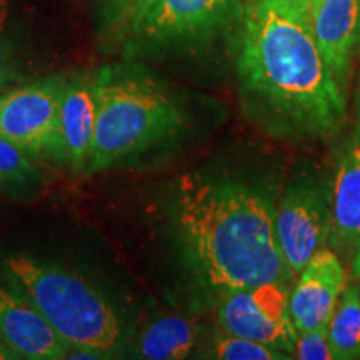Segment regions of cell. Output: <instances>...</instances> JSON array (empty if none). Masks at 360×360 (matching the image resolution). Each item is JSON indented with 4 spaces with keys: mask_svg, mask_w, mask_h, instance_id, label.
Here are the masks:
<instances>
[{
    "mask_svg": "<svg viewBox=\"0 0 360 360\" xmlns=\"http://www.w3.org/2000/svg\"><path fill=\"white\" fill-rule=\"evenodd\" d=\"M237 74L245 114L274 137L323 141L344 127V85L307 17L282 0H245Z\"/></svg>",
    "mask_w": 360,
    "mask_h": 360,
    "instance_id": "1",
    "label": "cell"
},
{
    "mask_svg": "<svg viewBox=\"0 0 360 360\" xmlns=\"http://www.w3.org/2000/svg\"><path fill=\"white\" fill-rule=\"evenodd\" d=\"M270 193L227 174H187L172 202L175 244L192 285L210 299L264 282L290 283Z\"/></svg>",
    "mask_w": 360,
    "mask_h": 360,
    "instance_id": "2",
    "label": "cell"
},
{
    "mask_svg": "<svg viewBox=\"0 0 360 360\" xmlns=\"http://www.w3.org/2000/svg\"><path fill=\"white\" fill-rule=\"evenodd\" d=\"M97 117L85 174L119 169L175 141L186 130L182 101L135 60L94 70Z\"/></svg>",
    "mask_w": 360,
    "mask_h": 360,
    "instance_id": "3",
    "label": "cell"
},
{
    "mask_svg": "<svg viewBox=\"0 0 360 360\" xmlns=\"http://www.w3.org/2000/svg\"><path fill=\"white\" fill-rule=\"evenodd\" d=\"M4 276L42 314L69 347L67 359H110L122 352V319L87 277L29 254L2 260Z\"/></svg>",
    "mask_w": 360,
    "mask_h": 360,
    "instance_id": "4",
    "label": "cell"
},
{
    "mask_svg": "<svg viewBox=\"0 0 360 360\" xmlns=\"http://www.w3.org/2000/svg\"><path fill=\"white\" fill-rule=\"evenodd\" d=\"M240 11V0H154L117 45L127 60L192 47L212 37Z\"/></svg>",
    "mask_w": 360,
    "mask_h": 360,
    "instance_id": "5",
    "label": "cell"
},
{
    "mask_svg": "<svg viewBox=\"0 0 360 360\" xmlns=\"http://www.w3.org/2000/svg\"><path fill=\"white\" fill-rule=\"evenodd\" d=\"M330 225V182L310 174L292 180L276 212L278 247L292 277L327 245Z\"/></svg>",
    "mask_w": 360,
    "mask_h": 360,
    "instance_id": "6",
    "label": "cell"
},
{
    "mask_svg": "<svg viewBox=\"0 0 360 360\" xmlns=\"http://www.w3.org/2000/svg\"><path fill=\"white\" fill-rule=\"evenodd\" d=\"M217 321L222 332L294 354L299 334L290 317L289 283L264 282L232 292L220 300Z\"/></svg>",
    "mask_w": 360,
    "mask_h": 360,
    "instance_id": "7",
    "label": "cell"
},
{
    "mask_svg": "<svg viewBox=\"0 0 360 360\" xmlns=\"http://www.w3.org/2000/svg\"><path fill=\"white\" fill-rule=\"evenodd\" d=\"M67 74L35 79L0 92V137L30 157H49Z\"/></svg>",
    "mask_w": 360,
    "mask_h": 360,
    "instance_id": "8",
    "label": "cell"
},
{
    "mask_svg": "<svg viewBox=\"0 0 360 360\" xmlns=\"http://www.w3.org/2000/svg\"><path fill=\"white\" fill-rule=\"evenodd\" d=\"M97 101L92 72L67 74L49 159L74 174H85L96 130Z\"/></svg>",
    "mask_w": 360,
    "mask_h": 360,
    "instance_id": "9",
    "label": "cell"
},
{
    "mask_svg": "<svg viewBox=\"0 0 360 360\" xmlns=\"http://www.w3.org/2000/svg\"><path fill=\"white\" fill-rule=\"evenodd\" d=\"M347 285L342 260L334 249H321L297 276L290 292V317L297 334L327 326Z\"/></svg>",
    "mask_w": 360,
    "mask_h": 360,
    "instance_id": "10",
    "label": "cell"
},
{
    "mask_svg": "<svg viewBox=\"0 0 360 360\" xmlns=\"http://www.w3.org/2000/svg\"><path fill=\"white\" fill-rule=\"evenodd\" d=\"M0 339L19 359H67L69 347L12 282H0Z\"/></svg>",
    "mask_w": 360,
    "mask_h": 360,
    "instance_id": "11",
    "label": "cell"
},
{
    "mask_svg": "<svg viewBox=\"0 0 360 360\" xmlns=\"http://www.w3.org/2000/svg\"><path fill=\"white\" fill-rule=\"evenodd\" d=\"M330 212L328 242L337 254L354 255L360 244V134L337 154L330 180Z\"/></svg>",
    "mask_w": 360,
    "mask_h": 360,
    "instance_id": "12",
    "label": "cell"
},
{
    "mask_svg": "<svg viewBox=\"0 0 360 360\" xmlns=\"http://www.w3.org/2000/svg\"><path fill=\"white\" fill-rule=\"evenodd\" d=\"M309 24L327 65L345 85L360 42V0H321L310 12Z\"/></svg>",
    "mask_w": 360,
    "mask_h": 360,
    "instance_id": "13",
    "label": "cell"
},
{
    "mask_svg": "<svg viewBox=\"0 0 360 360\" xmlns=\"http://www.w3.org/2000/svg\"><path fill=\"white\" fill-rule=\"evenodd\" d=\"M199 340V327L179 315H167L152 322L139 339L142 359L179 360L192 354Z\"/></svg>",
    "mask_w": 360,
    "mask_h": 360,
    "instance_id": "14",
    "label": "cell"
},
{
    "mask_svg": "<svg viewBox=\"0 0 360 360\" xmlns=\"http://www.w3.org/2000/svg\"><path fill=\"white\" fill-rule=\"evenodd\" d=\"M334 360L360 359V289L345 285L327 323Z\"/></svg>",
    "mask_w": 360,
    "mask_h": 360,
    "instance_id": "15",
    "label": "cell"
},
{
    "mask_svg": "<svg viewBox=\"0 0 360 360\" xmlns=\"http://www.w3.org/2000/svg\"><path fill=\"white\" fill-rule=\"evenodd\" d=\"M40 182V172L32 157L0 137V188L7 192H27Z\"/></svg>",
    "mask_w": 360,
    "mask_h": 360,
    "instance_id": "16",
    "label": "cell"
},
{
    "mask_svg": "<svg viewBox=\"0 0 360 360\" xmlns=\"http://www.w3.org/2000/svg\"><path fill=\"white\" fill-rule=\"evenodd\" d=\"M22 75L20 47L11 2L0 0V92L19 84Z\"/></svg>",
    "mask_w": 360,
    "mask_h": 360,
    "instance_id": "17",
    "label": "cell"
},
{
    "mask_svg": "<svg viewBox=\"0 0 360 360\" xmlns=\"http://www.w3.org/2000/svg\"><path fill=\"white\" fill-rule=\"evenodd\" d=\"M214 359L220 360H285L290 355H285L282 350H277L262 342L247 339V337L232 335L227 332L215 337L212 350Z\"/></svg>",
    "mask_w": 360,
    "mask_h": 360,
    "instance_id": "18",
    "label": "cell"
},
{
    "mask_svg": "<svg viewBox=\"0 0 360 360\" xmlns=\"http://www.w3.org/2000/svg\"><path fill=\"white\" fill-rule=\"evenodd\" d=\"M132 4L134 0H90L97 37L105 44V47L112 44L117 45L127 24Z\"/></svg>",
    "mask_w": 360,
    "mask_h": 360,
    "instance_id": "19",
    "label": "cell"
},
{
    "mask_svg": "<svg viewBox=\"0 0 360 360\" xmlns=\"http://www.w3.org/2000/svg\"><path fill=\"white\" fill-rule=\"evenodd\" d=\"M292 357L300 360H332L330 342H328L327 326L310 328V330L299 332L295 340V347Z\"/></svg>",
    "mask_w": 360,
    "mask_h": 360,
    "instance_id": "20",
    "label": "cell"
},
{
    "mask_svg": "<svg viewBox=\"0 0 360 360\" xmlns=\"http://www.w3.org/2000/svg\"><path fill=\"white\" fill-rule=\"evenodd\" d=\"M152 2H154V0H134L132 7H130V12H129V19H127V24H125L124 30H122V34L125 32V30L129 29L130 25L134 24L135 20L139 19V17L142 15L143 12L147 11L148 7H150V4H152ZM122 34H120V37H122ZM120 37H119V40H120ZM119 40H117V42H119Z\"/></svg>",
    "mask_w": 360,
    "mask_h": 360,
    "instance_id": "21",
    "label": "cell"
},
{
    "mask_svg": "<svg viewBox=\"0 0 360 360\" xmlns=\"http://www.w3.org/2000/svg\"><path fill=\"white\" fill-rule=\"evenodd\" d=\"M282 2H285L287 6L292 7L299 13H302V15H305L309 19L310 12L314 11V7L317 6L321 0H282Z\"/></svg>",
    "mask_w": 360,
    "mask_h": 360,
    "instance_id": "22",
    "label": "cell"
},
{
    "mask_svg": "<svg viewBox=\"0 0 360 360\" xmlns=\"http://www.w3.org/2000/svg\"><path fill=\"white\" fill-rule=\"evenodd\" d=\"M8 359H19L15 354H13V350L8 347V345L0 339V360H8Z\"/></svg>",
    "mask_w": 360,
    "mask_h": 360,
    "instance_id": "23",
    "label": "cell"
},
{
    "mask_svg": "<svg viewBox=\"0 0 360 360\" xmlns=\"http://www.w3.org/2000/svg\"><path fill=\"white\" fill-rule=\"evenodd\" d=\"M352 276L360 281V244L352 255Z\"/></svg>",
    "mask_w": 360,
    "mask_h": 360,
    "instance_id": "24",
    "label": "cell"
},
{
    "mask_svg": "<svg viewBox=\"0 0 360 360\" xmlns=\"http://www.w3.org/2000/svg\"><path fill=\"white\" fill-rule=\"evenodd\" d=\"M359 120H360V101H359Z\"/></svg>",
    "mask_w": 360,
    "mask_h": 360,
    "instance_id": "25",
    "label": "cell"
}]
</instances>
